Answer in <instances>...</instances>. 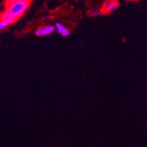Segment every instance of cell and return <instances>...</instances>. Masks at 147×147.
<instances>
[{
	"mask_svg": "<svg viewBox=\"0 0 147 147\" xmlns=\"http://www.w3.org/2000/svg\"><path fill=\"white\" fill-rule=\"evenodd\" d=\"M31 0H18V1L6 4L5 10L0 15V20L8 25L14 23L28 10Z\"/></svg>",
	"mask_w": 147,
	"mask_h": 147,
	"instance_id": "1",
	"label": "cell"
},
{
	"mask_svg": "<svg viewBox=\"0 0 147 147\" xmlns=\"http://www.w3.org/2000/svg\"><path fill=\"white\" fill-rule=\"evenodd\" d=\"M56 28L55 26H51V25H47V26H43L39 28L36 31H35V34L37 36H46V35H49L51 34L53 32L55 31Z\"/></svg>",
	"mask_w": 147,
	"mask_h": 147,
	"instance_id": "2",
	"label": "cell"
},
{
	"mask_svg": "<svg viewBox=\"0 0 147 147\" xmlns=\"http://www.w3.org/2000/svg\"><path fill=\"white\" fill-rule=\"evenodd\" d=\"M117 7H118V3H117V1H115V0H110L109 2L106 3V4L103 5L102 11L105 12V13H109V12H111V11H113L114 10H115Z\"/></svg>",
	"mask_w": 147,
	"mask_h": 147,
	"instance_id": "3",
	"label": "cell"
},
{
	"mask_svg": "<svg viewBox=\"0 0 147 147\" xmlns=\"http://www.w3.org/2000/svg\"><path fill=\"white\" fill-rule=\"evenodd\" d=\"M55 28L57 29V31L63 36H67L70 34V30L66 28V26H64L63 24H61L60 22H57L56 25H55Z\"/></svg>",
	"mask_w": 147,
	"mask_h": 147,
	"instance_id": "4",
	"label": "cell"
},
{
	"mask_svg": "<svg viewBox=\"0 0 147 147\" xmlns=\"http://www.w3.org/2000/svg\"><path fill=\"white\" fill-rule=\"evenodd\" d=\"M99 15H100V11H93L91 12V16H92V17H97Z\"/></svg>",
	"mask_w": 147,
	"mask_h": 147,
	"instance_id": "5",
	"label": "cell"
},
{
	"mask_svg": "<svg viewBox=\"0 0 147 147\" xmlns=\"http://www.w3.org/2000/svg\"><path fill=\"white\" fill-rule=\"evenodd\" d=\"M15 1H18V0H6V4L12 3V2H15Z\"/></svg>",
	"mask_w": 147,
	"mask_h": 147,
	"instance_id": "6",
	"label": "cell"
}]
</instances>
